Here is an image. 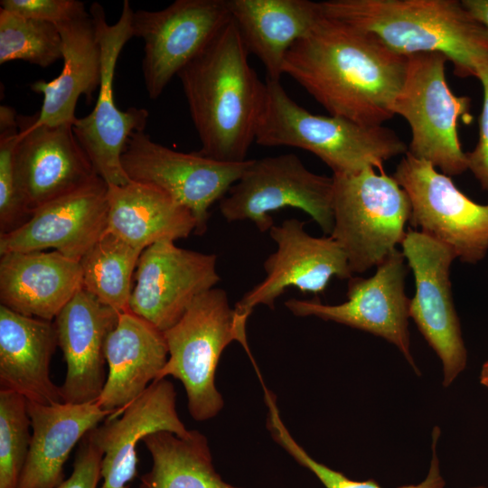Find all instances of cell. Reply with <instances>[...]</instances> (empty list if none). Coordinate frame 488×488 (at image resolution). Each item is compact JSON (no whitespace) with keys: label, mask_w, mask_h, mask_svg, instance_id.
I'll use <instances>...</instances> for the list:
<instances>
[{"label":"cell","mask_w":488,"mask_h":488,"mask_svg":"<svg viewBox=\"0 0 488 488\" xmlns=\"http://www.w3.org/2000/svg\"><path fill=\"white\" fill-rule=\"evenodd\" d=\"M33 429L25 463L16 488H56L64 465L83 436L112 413L96 402L41 404L27 400Z\"/></svg>","instance_id":"obj_23"},{"label":"cell","mask_w":488,"mask_h":488,"mask_svg":"<svg viewBox=\"0 0 488 488\" xmlns=\"http://www.w3.org/2000/svg\"><path fill=\"white\" fill-rule=\"evenodd\" d=\"M406 276L405 258L396 249L377 267L373 276L349 279L345 302L325 305L318 298H291L285 305L296 316H315L385 339L400 351L415 372L420 375L410 352V299L405 293Z\"/></svg>","instance_id":"obj_15"},{"label":"cell","mask_w":488,"mask_h":488,"mask_svg":"<svg viewBox=\"0 0 488 488\" xmlns=\"http://www.w3.org/2000/svg\"><path fill=\"white\" fill-rule=\"evenodd\" d=\"M408 56L374 34L323 14L289 50L283 73L295 80L331 116L382 126L395 114Z\"/></svg>","instance_id":"obj_1"},{"label":"cell","mask_w":488,"mask_h":488,"mask_svg":"<svg viewBox=\"0 0 488 488\" xmlns=\"http://www.w3.org/2000/svg\"><path fill=\"white\" fill-rule=\"evenodd\" d=\"M105 357L108 371L96 404L118 417L156 380L168 359L164 332L129 309L119 314L108 336Z\"/></svg>","instance_id":"obj_22"},{"label":"cell","mask_w":488,"mask_h":488,"mask_svg":"<svg viewBox=\"0 0 488 488\" xmlns=\"http://www.w3.org/2000/svg\"><path fill=\"white\" fill-rule=\"evenodd\" d=\"M102 457L101 450L87 433L79 444L71 474L56 488H98Z\"/></svg>","instance_id":"obj_36"},{"label":"cell","mask_w":488,"mask_h":488,"mask_svg":"<svg viewBox=\"0 0 488 488\" xmlns=\"http://www.w3.org/2000/svg\"><path fill=\"white\" fill-rule=\"evenodd\" d=\"M143 442L153 465L141 476L138 488H241L226 483L216 472L208 440L197 430L185 436L158 431Z\"/></svg>","instance_id":"obj_28"},{"label":"cell","mask_w":488,"mask_h":488,"mask_svg":"<svg viewBox=\"0 0 488 488\" xmlns=\"http://www.w3.org/2000/svg\"><path fill=\"white\" fill-rule=\"evenodd\" d=\"M62 59L56 25L0 8V64L22 60L46 68Z\"/></svg>","instance_id":"obj_31"},{"label":"cell","mask_w":488,"mask_h":488,"mask_svg":"<svg viewBox=\"0 0 488 488\" xmlns=\"http://www.w3.org/2000/svg\"><path fill=\"white\" fill-rule=\"evenodd\" d=\"M264 399L267 407V427L273 439L280 445L299 465L311 471L325 488H381L371 479L355 481L343 473L333 470L314 459L291 436L281 419L276 396L265 385ZM440 436V428L435 427L432 432V458L426 478L418 484H408L399 488H444L446 482L441 475L439 461L436 455V444Z\"/></svg>","instance_id":"obj_30"},{"label":"cell","mask_w":488,"mask_h":488,"mask_svg":"<svg viewBox=\"0 0 488 488\" xmlns=\"http://www.w3.org/2000/svg\"><path fill=\"white\" fill-rule=\"evenodd\" d=\"M57 346L52 321L26 316L1 305V389L41 404L62 402L60 387L50 377V363Z\"/></svg>","instance_id":"obj_24"},{"label":"cell","mask_w":488,"mask_h":488,"mask_svg":"<svg viewBox=\"0 0 488 488\" xmlns=\"http://www.w3.org/2000/svg\"><path fill=\"white\" fill-rule=\"evenodd\" d=\"M249 53L231 19L177 74L202 144L198 153L206 157L244 162L255 142L267 83Z\"/></svg>","instance_id":"obj_2"},{"label":"cell","mask_w":488,"mask_h":488,"mask_svg":"<svg viewBox=\"0 0 488 488\" xmlns=\"http://www.w3.org/2000/svg\"><path fill=\"white\" fill-rule=\"evenodd\" d=\"M305 222L285 220L269 230L277 249L265 260L266 277L235 304L239 330L246 334L248 317L259 305L275 308L277 298L289 287L303 293H323L333 277L350 279L352 271L346 254L331 237H314L305 230Z\"/></svg>","instance_id":"obj_14"},{"label":"cell","mask_w":488,"mask_h":488,"mask_svg":"<svg viewBox=\"0 0 488 488\" xmlns=\"http://www.w3.org/2000/svg\"><path fill=\"white\" fill-rule=\"evenodd\" d=\"M108 183H90L35 210L16 230L0 235V255L52 249L80 261L107 230Z\"/></svg>","instance_id":"obj_18"},{"label":"cell","mask_w":488,"mask_h":488,"mask_svg":"<svg viewBox=\"0 0 488 488\" xmlns=\"http://www.w3.org/2000/svg\"><path fill=\"white\" fill-rule=\"evenodd\" d=\"M81 288L80 261L56 250L0 255L1 305L52 321Z\"/></svg>","instance_id":"obj_21"},{"label":"cell","mask_w":488,"mask_h":488,"mask_svg":"<svg viewBox=\"0 0 488 488\" xmlns=\"http://www.w3.org/2000/svg\"><path fill=\"white\" fill-rule=\"evenodd\" d=\"M17 116L12 107L0 106V235L16 230L32 216L20 195L16 181Z\"/></svg>","instance_id":"obj_33"},{"label":"cell","mask_w":488,"mask_h":488,"mask_svg":"<svg viewBox=\"0 0 488 488\" xmlns=\"http://www.w3.org/2000/svg\"><path fill=\"white\" fill-rule=\"evenodd\" d=\"M164 335L169 357L155 380L171 375L183 383L194 420L215 417L223 407L222 397L215 386L216 369L223 350L237 341L255 363L247 335L237 326L227 293L214 287L196 297Z\"/></svg>","instance_id":"obj_6"},{"label":"cell","mask_w":488,"mask_h":488,"mask_svg":"<svg viewBox=\"0 0 488 488\" xmlns=\"http://www.w3.org/2000/svg\"><path fill=\"white\" fill-rule=\"evenodd\" d=\"M472 488H488V487L480 485V486H475V487H472Z\"/></svg>","instance_id":"obj_39"},{"label":"cell","mask_w":488,"mask_h":488,"mask_svg":"<svg viewBox=\"0 0 488 488\" xmlns=\"http://www.w3.org/2000/svg\"><path fill=\"white\" fill-rule=\"evenodd\" d=\"M267 97L255 142L311 152L333 174H350L367 167L382 170L386 161L408 152L391 129L311 113L297 104L280 81L267 79Z\"/></svg>","instance_id":"obj_4"},{"label":"cell","mask_w":488,"mask_h":488,"mask_svg":"<svg viewBox=\"0 0 488 488\" xmlns=\"http://www.w3.org/2000/svg\"><path fill=\"white\" fill-rule=\"evenodd\" d=\"M158 431L179 436L190 431L178 416L174 387L165 378L154 380L118 417H108L88 432L103 454L99 488H129L137 474L138 442Z\"/></svg>","instance_id":"obj_19"},{"label":"cell","mask_w":488,"mask_h":488,"mask_svg":"<svg viewBox=\"0 0 488 488\" xmlns=\"http://www.w3.org/2000/svg\"><path fill=\"white\" fill-rule=\"evenodd\" d=\"M464 7L488 29V0H462Z\"/></svg>","instance_id":"obj_37"},{"label":"cell","mask_w":488,"mask_h":488,"mask_svg":"<svg viewBox=\"0 0 488 488\" xmlns=\"http://www.w3.org/2000/svg\"><path fill=\"white\" fill-rule=\"evenodd\" d=\"M333 176L308 170L295 154L253 159L220 201L228 222L250 221L261 232L274 225L272 211L298 209L312 217L325 235L333 228Z\"/></svg>","instance_id":"obj_8"},{"label":"cell","mask_w":488,"mask_h":488,"mask_svg":"<svg viewBox=\"0 0 488 488\" xmlns=\"http://www.w3.org/2000/svg\"><path fill=\"white\" fill-rule=\"evenodd\" d=\"M27 399L0 389V488H16L32 435Z\"/></svg>","instance_id":"obj_32"},{"label":"cell","mask_w":488,"mask_h":488,"mask_svg":"<svg viewBox=\"0 0 488 488\" xmlns=\"http://www.w3.org/2000/svg\"><path fill=\"white\" fill-rule=\"evenodd\" d=\"M2 9L14 14L58 25L88 14L78 0H1Z\"/></svg>","instance_id":"obj_34"},{"label":"cell","mask_w":488,"mask_h":488,"mask_svg":"<svg viewBox=\"0 0 488 488\" xmlns=\"http://www.w3.org/2000/svg\"><path fill=\"white\" fill-rule=\"evenodd\" d=\"M476 78L483 87V106L479 118V138L475 147L466 154L469 169L488 193V61L478 68Z\"/></svg>","instance_id":"obj_35"},{"label":"cell","mask_w":488,"mask_h":488,"mask_svg":"<svg viewBox=\"0 0 488 488\" xmlns=\"http://www.w3.org/2000/svg\"><path fill=\"white\" fill-rule=\"evenodd\" d=\"M393 177L408 195L414 228L451 248L463 262L475 264L486 256L488 203L474 202L450 176L408 152Z\"/></svg>","instance_id":"obj_11"},{"label":"cell","mask_w":488,"mask_h":488,"mask_svg":"<svg viewBox=\"0 0 488 488\" xmlns=\"http://www.w3.org/2000/svg\"><path fill=\"white\" fill-rule=\"evenodd\" d=\"M120 313L80 288L54 319L58 346L66 362L60 386L62 402L94 403L106 383L105 348Z\"/></svg>","instance_id":"obj_20"},{"label":"cell","mask_w":488,"mask_h":488,"mask_svg":"<svg viewBox=\"0 0 488 488\" xmlns=\"http://www.w3.org/2000/svg\"><path fill=\"white\" fill-rule=\"evenodd\" d=\"M479 379L480 383L488 388V361L483 364Z\"/></svg>","instance_id":"obj_38"},{"label":"cell","mask_w":488,"mask_h":488,"mask_svg":"<svg viewBox=\"0 0 488 488\" xmlns=\"http://www.w3.org/2000/svg\"><path fill=\"white\" fill-rule=\"evenodd\" d=\"M163 240L145 249L137 261L128 309L158 330L174 325L196 297L221 277L217 256Z\"/></svg>","instance_id":"obj_16"},{"label":"cell","mask_w":488,"mask_h":488,"mask_svg":"<svg viewBox=\"0 0 488 488\" xmlns=\"http://www.w3.org/2000/svg\"><path fill=\"white\" fill-rule=\"evenodd\" d=\"M108 202L106 232L141 250L194 232L192 213L154 185L134 181L124 185L108 184Z\"/></svg>","instance_id":"obj_27"},{"label":"cell","mask_w":488,"mask_h":488,"mask_svg":"<svg viewBox=\"0 0 488 488\" xmlns=\"http://www.w3.org/2000/svg\"><path fill=\"white\" fill-rule=\"evenodd\" d=\"M326 16L374 34L393 52L445 55L462 78L488 61V29L457 0H328Z\"/></svg>","instance_id":"obj_3"},{"label":"cell","mask_w":488,"mask_h":488,"mask_svg":"<svg viewBox=\"0 0 488 488\" xmlns=\"http://www.w3.org/2000/svg\"><path fill=\"white\" fill-rule=\"evenodd\" d=\"M231 19L249 51L259 59L267 79L280 81L291 47L322 15L309 0H228Z\"/></svg>","instance_id":"obj_26"},{"label":"cell","mask_w":488,"mask_h":488,"mask_svg":"<svg viewBox=\"0 0 488 488\" xmlns=\"http://www.w3.org/2000/svg\"><path fill=\"white\" fill-rule=\"evenodd\" d=\"M331 236L346 254L352 273L378 267L401 244L409 221L408 195L384 169L333 174Z\"/></svg>","instance_id":"obj_5"},{"label":"cell","mask_w":488,"mask_h":488,"mask_svg":"<svg viewBox=\"0 0 488 488\" xmlns=\"http://www.w3.org/2000/svg\"><path fill=\"white\" fill-rule=\"evenodd\" d=\"M17 116L15 173L20 195L33 212L99 177L78 142L71 124L35 125Z\"/></svg>","instance_id":"obj_17"},{"label":"cell","mask_w":488,"mask_h":488,"mask_svg":"<svg viewBox=\"0 0 488 488\" xmlns=\"http://www.w3.org/2000/svg\"><path fill=\"white\" fill-rule=\"evenodd\" d=\"M62 41L63 66L51 81L37 80L31 89L43 96L35 125H73L77 102L84 95L89 102L101 80V52L90 14L56 25Z\"/></svg>","instance_id":"obj_25"},{"label":"cell","mask_w":488,"mask_h":488,"mask_svg":"<svg viewBox=\"0 0 488 488\" xmlns=\"http://www.w3.org/2000/svg\"><path fill=\"white\" fill-rule=\"evenodd\" d=\"M446 61L437 52L408 56L406 77L393 112L409 125L408 153L453 176L467 170L457 127L459 117L467 115L471 100L452 92L446 80Z\"/></svg>","instance_id":"obj_7"},{"label":"cell","mask_w":488,"mask_h":488,"mask_svg":"<svg viewBox=\"0 0 488 488\" xmlns=\"http://www.w3.org/2000/svg\"><path fill=\"white\" fill-rule=\"evenodd\" d=\"M142 251L105 232L80 261L81 288L117 313L128 310Z\"/></svg>","instance_id":"obj_29"},{"label":"cell","mask_w":488,"mask_h":488,"mask_svg":"<svg viewBox=\"0 0 488 488\" xmlns=\"http://www.w3.org/2000/svg\"><path fill=\"white\" fill-rule=\"evenodd\" d=\"M250 161L225 163L198 152H178L153 141L144 131L130 136L121 155L129 179L158 187L185 207L200 236L208 229L211 206L228 193Z\"/></svg>","instance_id":"obj_10"},{"label":"cell","mask_w":488,"mask_h":488,"mask_svg":"<svg viewBox=\"0 0 488 488\" xmlns=\"http://www.w3.org/2000/svg\"><path fill=\"white\" fill-rule=\"evenodd\" d=\"M400 245L415 278L409 317L442 361L443 386L448 387L467 362L451 291L450 267L456 255L448 246L417 230H408Z\"/></svg>","instance_id":"obj_13"},{"label":"cell","mask_w":488,"mask_h":488,"mask_svg":"<svg viewBox=\"0 0 488 488\" xmlns=\"http://www.w3.org/2000/svg\"><path fill=\"white\" fill-rule=\"evenodd\" d=\"M89 14L94 22L101 52V80L92 111L72 125L74 135L97 174L108 184L124 185L131 180L121 164V155L130 136L144 131L149 113L145 108H117L113 94L116 65L125 44L133 36L132 9L123 2L118 20L109 24L103 6L93 3Z\"/></svg>","instance_id":"obj_9"},{"label":"cell","mask_w":488,"mask_h":488,"mask_svg":"<svg viewBox=\"0 0 488 488\" xmlns=\"http://www.w3.org/2000/svg\"><path fill=\"white\" fill-rule=\"evenodd\" d=\"M230 20L228 0H176L162 10L134 11L132 32L145 43L142 73L149 99H158Z\"/></svg>","instance_id":"obj_12"}]
</instances>
